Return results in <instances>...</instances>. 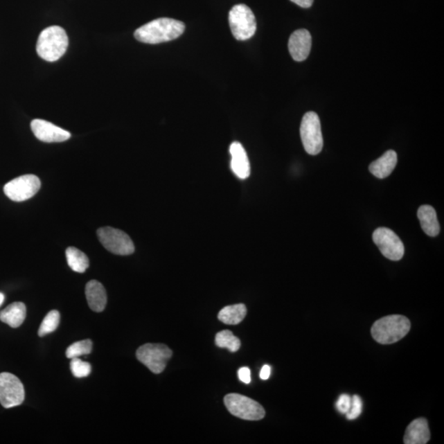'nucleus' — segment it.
Wrapping results in <instances>:
<instances>
[{
	"mask_svg": "<svg viewBox=\"0 0 444 444\" xmlns=\"http://www.w3.org/2000/svg\"><path fill=\"white\" fill-rule=\"evenodd\" d=\"M301 137L307 153L315 156L322 151L323 139L319 117L315 112H308L302 118Z\"/></svg>",
	"mask_w": 444,
	"mask_h": 444,
	"instance_id": "423d86ee",
	"label": "nucleus"
},
{
	"mask_svg": "<svg viewBox=\"0 0 444 444\" xmlns=\"http://www.w3.org/2000/svg\"><path fill=\"white\" fill-rule=\"evenodd\" d=\"M26 308L23 302H15L0 312V320L12 328H19L24 323Z\"/></svg>",
	"mask_w": 444,
	"mask_h": 444,
	"instance_id": "a211bd4d",
	"label": "nucleus"
},
{
	"mask_svg": "<svg viewBox=\"0 0 444 444\" xmlns=\"http://www.w3.org/2000/svg\"><path fill=\"white\" fill-rule=\"evenodd\" d=\"M215 342L220 348H227L231 353H236L240 348L241 341L232 332L224 330L217 334Z\"/></svg>",
	"mask_w": 444,
	"mask_h": 444,
	"instance_id": "4be33fe9",
	"label": "nucleus"
},
{
	"mask_svg": "<svg viewBox=\"0 0 444 444\" xmlns=\"http://www.w3.org/2000/svg\"><path fill=\"white\" fill-rule=\"evenodd\" d=\"M186 25L182 21L161 17L149 21L135 30L134 37L146 44H160L173 41L184 33Z\"/></svg>",
	"mask_w": 444,
	"mask_h": 444,
	"instance_id": "f257e3e1",
	"label": "nucleus"
},
{
	"mask_svg": "<svg viewBox=\"0 0 444 444\" xmlns=\"http://www.w3.org/2000/svg\"><path fill=\"white\" fill-rule=\"evenodd\" d=\"M25 399L23 382L10 373H0V404L6 409L20 406Z\"/></svg>",
	"mask_w": 444,
	"mask_h": 444,
	"instance_id": "1a4fd4ad",
	"label": "nucleus"
},
{
	"mask_svg": "<svg viewBox=\"0 0 444 444\" xmlns=\"http://www.w3.org/2000/svg\"><path fill=\"white\" fill-rule=\"evenodd\" d=\"M411 323L405 316L389 315L376 321L371 328L373 339L382 345L393 344L410 332Z\"/></svg>",
	"mask_w": 444,
	"mask_h": 444,
	"instance_id": "7ed1b4c3",
	"label": "nucleus"
},
{
	"mask_svg": "<svg viewBox=\"0 0 444 444\" xmlns=\"http://www.w3.org/2000/svg\"><path fill=\"white\" fill-rule=\"evenodd\" d=\"M66 258L68 265L74 272L82 274L89 267V259L81 250L76 247H69L66 249Z\"/></svg>",
	"mask_w": 444,
	"mask_h": 444,
	"instance_id": "412c9836",
	"label": "nucleus"
},
{
	"mask_svg": "<svg viewBox=\"0 0 444 444\" xmlns=\"http://www.w3.org/2000/svg\"><path fill=\"white\" fill-rule=\"evenodd\" d=\"M30 127L36 138L44 143H61L71 138L69 132L43 120H34Z\"/></svg>",
	"mask_w": 444,
	"mask_h": 444,
	"instance_id": "f8f14e48",
	"label": "nucleus"
},
{
	"mask_svg": "<svg viewBox=\"0 0 444 444\" xmlns=\"http://www.w3.org/2000/svg\"><path fill=\"white\" fill-rule=\"evenodd\" d=\"M312 46V37L309 30L300 29L290 37L288 48L294 60L302 62L310 55Z\"/></svg>",
	"mask_w": 444,
	"mask_h": 444,
	"instance_id": "ddd939ff",
	"label": "nucleus"
},
{
	"mask_svg": "<svg viewBox=\"0 0 444 444\" xmlns=\"http://www.w3.org/2000/svg\"><path fill=\"white\" fill-rule=\"evenodd\" d=\"M239 379L241 382L249 384L251 382V373L248 367L240 368L238 371Z\"/></svg>",
	"mask_w": 444,
	"mask_h": 444,
	"instance_id": "cd10ccee",
	"label": "nucleus"
},
{
	"mask_svg": "<svg viewBox=\"0 0 444 444\" xmlns=\"http://www.w3.org/2000/svg\"><path fill=\"white\" fill-rule=\"evenodd\" d=\"M229 24L233 36L238 41H246L256 33V19L245 4H237L229 12Z\"/></svg>",
	"mask_w": 444,
	"mask_h": 444,
	"instance_id": "20e7f679",
	"label": "nucleus"
},
{
	"mask_svg": "<svg viewBox=\"0 0 444 444\" xmlns=\"http://www.w3.org/2000/svg\"><path fill=\"white\" fill-rule=\"evenodd\" d=\"M351 406V398L349 395L342 394L338 398L336 403V408L341 414L346 415L349 411Z\"/></svg>",
	"mask_w": 444,
	"mask_h": 444,
	"instance_id": "bb28decb",
	"label": "nucleus"
},
{
	"mask_svg": "<svg viewBox=\"0 0 444 444\" xmlns=\"http://www.w3.org/2000/svg\"><path fill=\"white\" fill-rule=\"evenodd\" d=\"M398 163V155L393 150L386 152L384 155L369 166V171L379 179L389 177Z\"/></svg>",
	"mask_w": 444,
	"mask_h": 444,
	"instance_id": "f3484780",
	"label": "nucleus"
},
{
	"mask_svg": "<svg viewBox=\"0 0 444 444\" xmlns=\"http://www.w3.org/2000/svg\"><path fill=\"white\" fill-rule=\"evenodd\" d=\"M247 314V308L244 304L227 306L219 312L218 319L228 325L239 324Z\"/></svg>",
	"mask_w": 444,
	"mask_h": 444,
	"instance_id": "aec40b11",
	"label": "nucleus"
},
{
	"mask_svg": "<svg viewBox=\"0 0 444 444\" xmlns=\"http://www.w3.org/2000/svg\"><path fill=\"white\" fill-rule=\"evenodd\" d=\"M68 46L69 38L64 29L59 26H52L39 34L37 51L44 60L55 62L65 54Z\"/></svg>",
	"mask_w": 444,
	"mask_h": 444,
	"instance_id": "f03ea898",
	"label": "nucleus"
},
{
	"mask_svg": "<svg viewBox=\"0 0 444 444\" xmlns=\"http://www.w3.org/2000/svg\"><path fill=\"white\" fill-rule=\"evenodd\" d=\"M70 368L74 377L85 378L90 375L91 372V366L89 363L82 362V359L77 358L71 359L70 362Z\"/></svg>",
	"mask_w": 444,
	"mask_h": 444,
	"instance_id": "393cba45",
	"label": "nucleus"
},
{
	"mask_svg": "<svg viewBox=\"0 0 444 444\" xmlns=\"http://www.w3.org/2000/svg\"><path fill=\"white\" fill-rule=\"evenodd\" d=\"M41 188V180L34 175H25L7 183L3 192L8 199L15 202H24L30 199Z\"/></svg>",
	"mask_w": 444,
	"mask_h": 444,
	"instance_id": "9d476101",
	"label": "nucleus"
},
{
	"mask_svg": "<svg viewBox=\"0 0 444 444\" xmlns=\"http://www.w3.org/2000/svg\"><path fill=\"white\" fill-rule=\"evenodd\" d=\"M87 304L94 312H103L107 304V294L102 283L96 280L90 281L86 285Z\"/></svg>",
	"mask_w": 444,
	"mask_h": 444,
	"instance_id": "2eb2a0df",
	"label": "nucleus"
},
{
	"mask_svg": "<svg viewBox=\"0 0 444 444\" xmlns=\"http://www.w3.org/2000/svg\"><path fill=\"white\" fill-rule=\"evenodd\" d=\"M271 375V367L265 364L261 369L260 371V379L263 380H267L269 379Z\"/></svg>",
	"mask_w": 444,
	"mask_h": 444,
	"instance_id": "c85d7f7f",
	"label": "nucleus"
},
{
	"mask_svg": "<svg viewBox=\"0 0 444 444\" xmlns=\"http://www.w3.org/2000/svg\"><path fill=\"white\" fill-rule=\"evenodd\" d=\"M98 236L100 243L112 254L126 256L134 252V245L130 237L118 229L100 228Z\"/></svg>",
	"mask_w": 444,
	"mask_h": 444,
	"instance_id": "6e6552de",
	"label": "nucleus"
},
{
	"mask_svg": "<svg viewBox=\"0 0 444 444\" xmlns=\"http://www.w3.org/2000/svg\"><path fill=\"white\" fill-rule=\"evenodd\" d=\"M224 402L231 415L245 420H260L265 418V410L260 404L244 395L231 393Z\"/></svg>",
	"mask_w": 444,
	"mask_h": 444,
	"instance_id": "39448f33",
	"label": "nucleus"
},
{
	"mask_svg": "<svg viewBox=\"0 0 444 444\" xmlns=\"http://www.w3.org/2000/svg\"><path fill=\"white\" fill-rule=\"evenodd\" d=\"M417 215H418L420 226L426 235L435 237L439 234L441 226H439L437 214L433 206L429 205L421 206Z\"/></svg>",
	"mask_w": 444,
	"mask_h": 444,
	"instance_id": "6ab92c4d",
	"label": "nucleus"
},
{
	"mask_svg": "<svg viewBox=\"0 0 444 444\" xmlns=\"http://www.w3.org/2000/svg\"><path fill=\"white\" fill-rule=\"evenodd\" d=\"M373 240L384 257L392 261H399L404 256L405 248L402 241L389 228L380 227L373 232Z\"/></svg>",
	"mask_w": 444,
	"mask_h": 444,
	"instance_id": "9b49d317",
	"label": "nucleus"
},
{
	"mask_svg": "<svg viewBox=\"0 0 444 444\" xmlns=\"http://www.w3.org/2000/svg\"><path fill=\"white\" fill-rule=\"evenodd\" d=\"M4 299H6V296H4V294L3 293L0 292V306L3 305Z\"/></svg>",
	"mask_w": 444,
	"mask_h": 444,
	"instance_id": "7c9ffc66",
	"label": "nucleus"
},
{
	"mask_svg": "<svg viewBox=\"0 0 444 444\" xmlns=\"http://www.w3.org/2000/svg\"><path fill=\"white\" fill-rule=\"evenodd\" d=\"M172 350L168 346L152 343L140 346L136 353L139 362L156 375L165 371L167 362L172 357Z\"/></svg>",
	"mask_w": 444,
	"mask_h": 444,
	"instance_id": "0eeeda50",
	"label": "nucleus"
},
{
	"mask_svg": "<svg viewBox=\"0 0 444 444\" xmlns=\"http://www.w3.org/2000/svg\"><path fill=\"white\" fill-rule=\"evenodd\" d=\"M230 153L231 155V167L237 177L245 179L250 175V163L247 153L242 144L234 142L231 145Z\"/></svg>",
	"mask_w": 444,
	"mask_h": 444,
	"instance_id": "4468645a",
	"label": "nucleus"
},
{
	"mask_svg": "<svg viewBox=\"0 0 444 444\" xmlns=\"http://www.w3.org/2000/svg\"><path fill=\"white\" fill-rule=\"evenodd\" d=\"M60 321V314L59 311L52 310L49 312L43 319L41 326H39L38 335L44 337L47 334L55 332L59 327Z\"/></svg>",
	"mask_w": 444,
	"mask_h": 444,
	"instance_id": "5701e85b",
	"label": "nucleus"
},
{
	"mask_svg": "<svg viewBox=\"0 0 444 444\" xmlns=\"http://www.w3.org/2000/svg\"><path fill=\"white\" fill-rule=\"evenodd\" d=\"M362 398L358 395H355L351 398V406L348 412L346 413V418L349 420L357 419L362 415Z\"/></svg>",
	"mask_w": 444,
	"mask_h": 444,
	"instance_id": "a878e982",
	"label": "nucleus"
},
{
	"mask_svg": "<svg viewBox=\"0 0 444 444\" xmlns=\"http://www.w3.org/2000/svg\"><path fill=\"white\" fill-rule=\"evenodd\" d=\"M291 1L304 8H310L314 3V0H291Z\"/></svg>",
	"mask_w": 444,
	"mask_h": 444,
	"instance_id": "c756f323",
	"label": "nucleus"
},
{
	"mask_svg": "<svg viewBox=\"0 0 444 444\" xmlns=\"http://www.w3.org/2000/svg\"><path fill=\"white\" fill-rule=\"evenodd\" d=\"M430 432L428 421L425 418L414 420L407 426L404 443L425 444L429 441Z\"/></svg>",
	"mask_w": 444,
	"mask_h": 444,
	"instance_id": "dca6fc26",
	"label": "nucleus"
},
{
	"mask_svg": "<svg viewBox=\"0 0 444 444\" xmlns=\"http://www.w3.org/2000/svg\"><path fill=\"white\" fill-rule=\"evenodd\" d=\"M92 350V341L89 339L74 342L66 350L69 359L77 358L79 356L89 355Z\"/></svg>",
	"mask_w": 444,
	"mask_h": 444,
	"instance_id": "b1692460",
	"label": "nucleus"
}]
</instances>
